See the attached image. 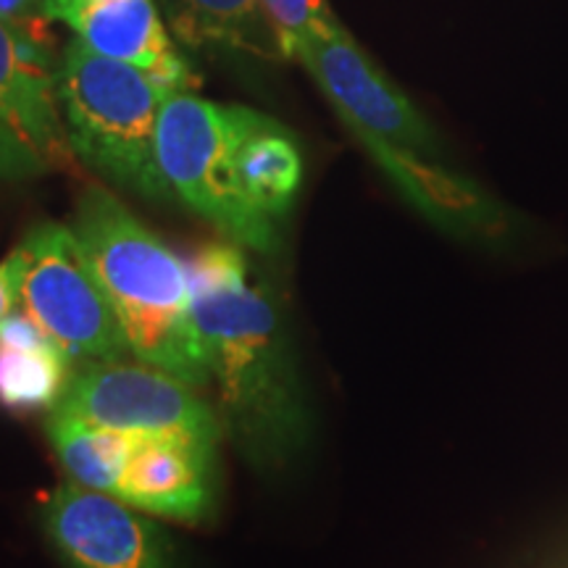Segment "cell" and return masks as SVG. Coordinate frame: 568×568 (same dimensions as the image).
<instances>
[{"label": "cell", "instance_id": "ac0fdd59", "mask_svg": "<svg viewBox=\"0 0 568 568\" xmlns=\"http://www.w3.org/2000/svg\"><path fill=\"white\" fill-rule=\"evenodd\" d=\"M51 172V163L0 119V187H13Z\"/></svg>", "mask_w": 568, "mask_h": 568}, {"label": "cell", "instance_id": "9a60e30c", "mask_svg": "<svg viewBox=\"0 0 568 568\" xmlns=\"http://www.w3.org/2000/svg\"><path fill=\"white\" fill-rule=\"evenodd\" d=\"M45 432L71 481L98 489V493L116 495L126 460H130L134 435L101 429V426L55 414H48Z\"/></svg>", "mask_w": 568, "mask_h": 568}, {"label": "cell", "instance_id": "ba28073f", "mask_svg": "<svg viewBox=\"0 0 568 568\" xmlns=\"http://www.w3.org/2000/svg\"><path fill=\"white\" fill-rule=\"evenodd\" d=\"M40 524L67 568H174L172 539L159 524L77 481L42 500Z\"/></svg>", "mask_w": 568, "mask_h": 568}, {"label": "cell", "instance_id": "2e32d148", "mask_svg": "<svg viewBox=\"0 0 568 568\" xmlns=\"http://www.w3.org/2000/svg\"><path fill=\"white\" fill-rule=\"evenodd\" d=\"M71 361L0 343V408L13 416L51 414L67 389Z\"/></svg>", "mask_w": 568, "mask_h": 568}, {"label": "cell", "instance_id": "9c48e42d", "mask_svg": "<svg viewBox=\"0 0 568 568\" xmlns=\"http://www.w3.org/2000/svg\"><path fill=\"white\" fill-rule=\"evenodd\" d=\"M40 17L63 21L92 51L142 69L163 98L197 88L155 0H40Z\"/></svg>", "mask_w": 568, "mask_h": 568}, {"label": "cell", "instance_id": "5bb4252c", "mask_svg": "<svg viewBox=\"0 0 568 568\" xmlns=\"http://www.w3.org/2000/svg\"><path fill=\"white\" fill-rule=\"evenodd\" d=\"M172 30L193 48L282 59L261 0H163Z\"/></svg>", "mask_w": 568, "mask_h": 568}, {"label": "cell", "instance_id": "52a82bcc", "mask_svg": "<svg viewBox=\"0 0 568 568\" xmlns=\"http://www.w3.org/2000/svg\"><path fill=\"white\" fill-rule=\"evenodd\" d=\"M293 59L314 77L347 132L374 134L429 159L443 155L435 126L426 122L406 92L368 59L335 13L324 17L301 38Z\"/></svg>", "mask_w": 568, "mask_h": 568}, {"label": "cell", "instance_id": "8fae6325", "mask_svg": "<svg viewBox=\"0 0 568 568\" xmlns=\"http://www.w3.org/2000/svg\"><path fill=\"white\" fill-rule=\"evenodd\" d=\"M48 19L17 24L0 19V119L32 145L51 169L69 166L71 155L59 103V63Z\"/></svg>", "mask_w": 568, "mask_h": 568}, {"label": "cell", "instance_id": "4fadbf2b", "mask_svg": "<svg viewBox=\"0 0 568 568\" xmlns=\"http://www.w3.org/2000/svg\"><path fill=\"white\" fill-rule=\"evenodd\" d=\"M240 193L261 216L280 226L301 193L303 153L293 134L276 119L258 113L234 151Z\"/></svg>", "mask_w": 568, "mask_h": 568}, {"label": "cell", "instance_id": "7c38bea8", "mask_svg": "<svg viewBox=\"0 0 568 568\" xmlns=\"http://www.w3.org/2000/svg\"><path fill=\"white\" fill-rule=\"evenodd\" d=\"M219 443L182 435H134L116 495L142 514L201 524L216 510Z\"/></svg>", "mask_w": 568, "mask_h": 568}, {"label": "cell", "instance_id": "ffe728a7", "mask_svg": "<svg viewBox=\"0 0 568 568\" xmlns=\"http://www.w3.org/2000/svg\"><path fill=\"white\" fill-rule=\"evenodd\" d=\"M21 276H24V253H21V247H13L0 261V318L19 305Z\"/></svg>", "mask_w": 568, "mask_h": 568}, {"label": "cell", "instance_id": "277c9868", "mask_svg": "<svg viewBox=\"0 0 568 568\" xmlns=\"http://www.w3.org/2000/svg\"><path fill=\"white\" fill-rule=\"evenodd\" d=\"M261 111L172 92L159 111V166L184 209L230 243L258 255H276L280 226L261 216L234 176V151Z\"/></svg>", "mask_w": 568, "mask_h": 568}, {"label": "cell", "instance_id": "d6986e66", "mask_svg": "<svg viewBox=\"0 0 568 568\" xmlns=\"http://www.w3.org/2000/svg\"><path fill=\"white\" fill-rule=\"evenodd\" d=\"M0 343L19 347V351L63 355V358H69V355L61 351V345L48 335L45 326H42L30 311L21 308V305H17V308L9 311V314L0 318Z\"/></svg>", "mask_w": 568, "mask_h": 568}, {"label": "cell", "instance_id": "44dd1931", "mask_svg": "<svg viewBox=\"0 0 568 568\" xmlns=\"http://www.w3.org/2000/svg\"><path fill=\"white\" fill-rule=\"evenodd\" d=\"M0 19L17 21V24L42 19L40 17V0H0Z\"/></svg>", "mask_w": 568, "mask_h": 568}, {"label": "cell", "instance_id": "6da1fadb", "mask_svg": "<svg viewBox=\"0 0 568 568\" xmlns=\"http://www.w3.org/2000/svg\"><path fill=\"white\" fill-rule=\"evenodd\" d=\"M184 264L224 437L258 474L287 471L314 422L280 295L230 240L201 245Z\"/></svg>", "mask_w": 568, "mask_h": 568}, {"label": "cell", "instance_id": "8992f818", "mask_svg": "<svg viewBox=\"0 0 568 568\" xmlns=\"http://www.w3.org/2000/svg\"><path fill=\"white\" fill-rule=\"evenodd\" d=\"M51 414L126 435H182L222 443L216 408L201 389L138 361L77 364Z\"/></svg>", "mask_w": 568, "mask_h": 568}, {"label": "cell", "instance_id": "5b68a950", "mask_svg": "<svg viewBox=\"0 0 568 568\" xmlns=\"http://www.w3.org/2000/svg\"><path fill=\"white\" fill-rule=\"evenodd\" d=\"M19 247L24 253L19 305L45 326L71 364L132 358L71 224H34Z\"/></svg>", "mask_w": 568, "mask_h": 568}, {"label": "cell", "instance_id": "e0dca14e", "mask_svg": "<svg viewBox=\"0 0 568 568\" xmlns=\"http://www.w3.org/2000/svg\"><path fill=\"white\" fill-rule=\"evenodd\" d=\"M261 9H264L276 42H280L282 59H293L301 38L332 13L324 0H261Z\"/></svg>", "mask_w": 568, "mask_h": 568}, {"label": "cell", "instance_id": "30bf717a", "mask_svg": "<svg viewBox=\"0 0 568 568\" xmlns=\"http://www.w3.org/2000/svg\"><path fill=\"white\" fill-rule=\"evenodd\" d=\"M351 134L379 166V172L393 182L397 193L437 230L479 243H503L510 234L514 219L506 205L497 203L474 180L445 169L439 159L406 151L374 134Z\"/></svg>", "mask_w": 568, "mask_h": 568}, {"label": "cell", "instance_id": "3957f363", "mask_svg": "<svg viewBox=\"0 0 568 568\" xmlns=\"http://www.w3.org/2000/svg\"><path fill=\"white\" fill-rule=\"evenodd\" d=\"M59 103L71 155L113 190L148 203L176 197L159 166L163 92L132 63L71 38L59 61Z\"/></svg>", "mask_w": 568, "mask_h": 568}, {"label": "cell", "instance_id": "7a4b0ae2", "mask_svg": "<svg viewBox=\"0 0 568 568\" xmlns=\"http://www.w3.org/2000/svg\"><path fill=\"white\" fill-rule=\"evenodd\" d=\"M71 230L132 358L209 389V358L187 264L105 184L82 190Z\"/></svg>", "mask_w": 568, "mask_h": 568}]
</instances>
